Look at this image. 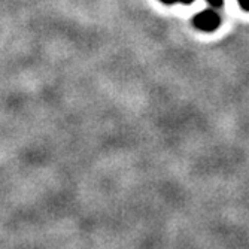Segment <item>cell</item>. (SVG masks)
Masks as SVG:
<instances>
[{
    "label": "cell",
    "mask_w": 249,
    "mask_h": 249,
    "mask_svg": "<svg viewBox=\"0 0 249 249\" xmlns=\"http://www.w3.org/2000/svg\"><path fill=\"white\" fill-rule=\"evenodd\" d=\"M194 26L198 30L203 32H213L219 27L221 24V18L218 17V14H215L213 11H201L200 14H197L193 19Z\"/></svg>",
    "instance_id": "6da1fadb"
},
{
    "label": "cell",
    "mask_w": 249,
    "mask_h": 249,
    "mask_svg": "<svg viewBox=\"0 0 249 249\" xmlns=\"http://www.w3.org/2000/svg\"><path fill=\"white\" fill-rule=\"evenodd\" d=\"M166 5H173V3H184V5H191L194 0H161Z\"/></svg>",
    "instance_id": "7a4b0ae2"
},
{
    "label": "cell",
    "mask_w": 249,
    "mask_h": 249,
    "mask_svg": "<svg viewBox=\"0 0 249 249\" xmlns=\"http://www.w3.org/2000/svg\"><path fill=\"white\" fill-rule=\"evenodd\" d=\"M237 3L240 5V8L243 11H248L249 12V0H237Z\"/></svg>",
    "instance_id": "3957f363"
},
{
    "label": "cell",
    "mask_w": 249,
    "mask_h": 249,
    "mask_svg": "<svg viewBox=\"0 0 249 249\" xmlns=\"http://www.w3.org/2000/svg\"><path fill=\"white\" fill-rule=\"evenodd\" d=\"M206 2H209L212 6H215V8H219V6H222V2L224 0H206Z\"/></svg>",
    "instance_id": "277c9868"
}]
</instances>
